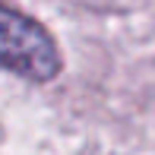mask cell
<instances>
[{"label": "cell", "instance_id": "1", "mask_svg": "<svg viewBox=\"0 0 155 155\" xmlns=\"http://www.w3.org/2000/svg\"><path fill=\"white\" fill-rule=\"evenodd\" d=\"M0 70L29 82H51L63 70L60 48L51 32L6 3H0Z\"/></svg>", "mask_w": 155, "mask_h": 155}]
</instances>
